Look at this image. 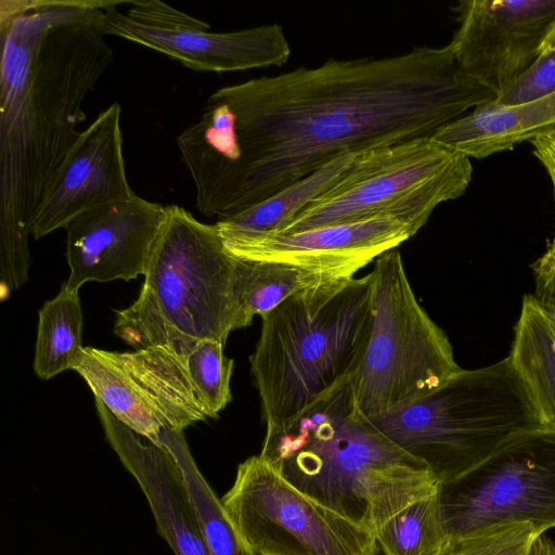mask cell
<instances>
[{
  "instance_id": "8fae6325",
  "label": "cell",
  "mask_w": 555,
  "mask_h": 555,
  "mask_svg": "<svg viewBox=\"0 0 555 555\" xmlns=\"http://www.w3.org/2000/svg\"><path fill=\"white\" fill-rule=\"evenodd\" d=\"M186 359L165 346L127 352L83 347L73 371L118 421L158 443L163 428L183 431L207 418Z\"/></svg>"
},
{
  "instance_id": "8992f818",
  "label": "cell",
  "mask_w": 555,
  "mask_h": 555,
  "mask_svg": "<svg viewBox=\"0 0 555 555\" xmlns=\"http://www.w3.org/2000/svg\"><path fill=\"white\" fill-rule=\"evenodd\" d=\"M369 420L440 483L466 474L519 434L543 427L507 357L461 369L416 401Z\"/></svg>"
},
{
  "instance_id": "ac0fdd59",
  "label": "cell",
  "mask_w": 555,
  "mask_h": 555,
  "mask_svg": "<svg viewBox=\"0 0 555 555\" xmlns=\"http://www.w3.org/2000/svg\"><path fill=\"white\" fill-rule=\"evenodd\" d=\"M555 133V92L515 106L492 102L437 130L431 138L468 157L485 158Z\"/></svg>"
},
{
  "instance_id": "2e32d148",
  "label": "cell",
  "mask_w": 555,
  "mask_h": 555,
  "mask_svg": "<svg viewBox=\"0 0 555 555\" xmlns=\"http://www.w3.org/2000/svg\"><path fill=\"white\" fill-rule=\"evenodd\" d=\"M413 235L404 222L374 219L288 234L220 237L227 251L235 259L284 262L335 279H346Z\"/></svg>"
},
{
  "instance_id": "4fadbf2b",
  "label": "cell",
  "mask_w": 555,
  "mask_h": 555,
  "mask_svg": "<svg viewBox=\"0 0 555 555\" xmlns=\"http://www.w3.org/2000/svg\"><path fill=\"white\" fill-rule=\"evenodd\" d=\"M454 11L455 62L495 95L534 62L555 26V0H462Z\"/></svg>"
},
{
  "instance_id": "83f0119b",
  "label": "cell",
  "mask_w": 555,
  "mask_h": 555,
  "mask_svg": "<svg viewBox=\"0 0 555 555\" xmlns=\"http://www.w3.org/2000/svg\"><path fill=\"white\" fill-rule=\"evenodd\" d=\"M532 269L535 283L531 295L544 310L555 315V236Z\"/></svg>"
},
{
  "instance_id": "ffe728a7",
  "label": "cell",
  "mask_w": 555,
  "mask_h": 555,
  "mask_svg": "<svg viewBox=\"0 0 555 555\" xmlns=\"http://www.w3.org/2000/svg\"><path fill=\"white\" fill-rule=\"evenodd\" d=\"M359 155L338 156L268 199L230 218L218 220L215 225L219 235L223 237L281 232L311 201L340 181Z\"/></svg>"
},
{
  "instance_id": "44dd1931",
  "label": "cell",
  "mask_w": 555,
  "mask_h": 555,
  "mask_svg": "<svg viewBox=\"0 0 555 555\" xmlns=\"http://www.w3.org/2000/svg\"><path fill=\"white\" fill-rule=\"evenodd\" d=\"M333 280L339 279L284 262L234 258L233 291L246 326L255 315L264 317L291 296Z\"/></svg>"
},
{
  "instance_id": "f546056e",
  "label": "cell",
  "mask_w": 555,
  "mask_h": 555,
  "mask_svg": "<svg viewBox=\"0 0 555 555\" xmlns=\"http://www.w3.org/2000/svg\"><path fill=\"white\" fill-rule=\"evenodd\" d=\"M529 555H555V541L542 533L533 541Z\"/></svg>"
},
{
  "instance_id": "9c48e42d",
  "label": "cell",
  "mask_w": 555,
  "mask_h": 555,
  "mask_svg": "<svg viewBox=\"0 0 555 555\" xmlns=\"http://www.w3.org/2000/svg\"><path fill=\"white\" fill-rule=\"evenodd\" d=\"M241 540L259 555H372L375 534L310 499L259 455L237 466L220 499Z\"/></svg>"
},
{
  "instance_id": "30bf717a",
  "label": "cell",
  "mask_w": 555,
  "mask_h": 555,
  "mask_svg": "<svg viewBox=\"0 0 555 555\" xmlns=\"http://www.w3.org/2000/svg\"><path fill=\"white\" fill-rule=\"evenodd\" d=\"M448 537L506 521L555 528V429L519 434L461 477L441 482Z\"/></svg>"
},
{
  "instance_id": "cb8c5ba5",
  "label": "cell",
  "mask_w": 555,
  "mask_h": 555,
  "mask_svg": "<svg viewBox=\"0 0 555 555\" xmlns=\"http://www.w3.org/2000/svg\"><path fill=\"white\" fill-rule=\"evenodd\" d=\"M386 555H439L448 535L438 492L393 515L375 533Z\"/></svg>"
},
{
  "instance_id": "603a6c76",
  "label": "cell",
  "mask_w": 555,
  "mask_h": 555,
  "mask_svg": "<svg viewBox=\"0 0 555 555\" xmlns=\"http://www.w3.org/2000/svg\"><path fill=\"white\" fill-rule=\"evenodd\" d=\"M158 443L173 454L183 472L209 555H259L241 540L229 521L220 499L197 467L183 431L165 427Z\"/></svg>"
},
{
  "instance_id": "4316f807",
  "label": "cell",
  "mask_w": 555,
  "mask_h": 555,
  "mask_svg": "<svg viewBox=\"0 0 555 555\" xmlns=\"http://www.w3.org/2000/svg\"><path fill=\"white\" fill-rule=\"evenodd\" d=\"M555 92V51H543L534 62L492 102L500 106L528 103Z\"/></svg>"
},
{
  "instance_id": "e0dca14e",
  "label": "cell",
  "mask_w": 555,
  "mask_h": 555,
  "mask_svg": "<svg viewBox=\"0 0 555 555\" xmlns=\"http://www.w3.org/2000/svg\"><path fill=\"white\" fill-rule=\"evenodd\" d=\"M95 409L107 441L139 483L157 531L175 555H209L183 472L173 454L122 424L99 399Z\"/></svg>"
},
{
  "instance_id": "7c38bea8",
  "label": "cell",
  "mask_w": 555,
  "mask_h": 555,
  "mask_svg": "<svg viewBox=\"0 0 555 555\" xmlns=\"http://www.w3.org/2000/svg\"><path fill=\"white\" fill-rule=\"evenodd\" d=\"M112 1L104 9L102 27L197 72H236L282 66L291 55L289 43L278 24L211 33L210 26L162 1H129L128 13Z\"/></svg>"
},
{
  "instance_id": "1f68e13d",
  "label": "cell",
  "mask_w": 555,
  "mask_h": 555,
  "mask_svg": "<svg viewBox=\"0 0 555 555\" xmlns=\"http://www.w3.org/2000/svg\"><path fill=\"white\" fill-rule=\"evenodd\" d=\"M372 555H386V553L382 550V547L378 544H376Z\"/></svg>"
},
{
  "instance_id": "ba28073f",
  "label": "cell",
  "mask_w": 555,
  "mask_h": 555,
  "mask_svg": "<svg viewBox=\"0 0 555 555\" xmlns=\"http://www.w3.org/2000/svg\"><path fill=\"white\" fill-rule=\"evenodd\" d=\"M372 273V332L352 378L367 418L416 401L461 370L448 336L417 301L399 250L376 258Z\"/></svg>"
},
{
  "instance_id": "277c9868",
  "label": "cell",
  "mask_w": 555,
  "mask_h": 555,
  "mask_svg": "<svg viewBox=\"0 0 555 555\" xmlns=\"http://www.w3.org/2000/svg\"><path fill=\"white\" fill-rule=\"evenodd\" d=\"M373 273L306 288L262 317L249 358L266 428L357 375L373 324Z\"/></svg>"
},
{
  "instance_id": "5b68a950",
  "label": "cell",
  "mask_w": 555,
  "mask_h": 555,
  "mask_svg": "<svg viewBox=\"0 0 555 555\" xmlns=\"http://www.w3.org/2000/svg\"><path fill=\"white\" fill-rule=\"evenodd\" d=\"M233 272L215 224L166 206L139 297L115 311L114 333L134 350L165 346L184 357L204 339L224 345L232 331L246 327Z\"/></svg>"
},
{
  "instance_id": "7a4b0ae2",
  "label": "cell",
  "mask_w": 555,
  "mask_h": 555,
  "mask_svg": "<svg viewBox=\"0 0 555 555\" xmlns=\"http://www.w3.org/2000/svg\"><path fill=\"white\" fill-rule=\"evenodd\" d=\"M112 1H0V297L28 279L36 211L113 62L102 27Z\"/></svg>"
},
{
  "instance_id": "6da1fadb",
  "label": "cell",
  "mask_w": 555,
  "mask_h": 555,
  "mask_svg": "<svg viewBox=\"0 0 555 555\" xmlns=\"http://www.w3.org/2000/svg\"><path fill=\"white\" fill-rule=\"evenodd\" d=\"M495 96L460 70L450 44L415 47L222 87L177 144L196 208L222 220L338 156L431 137Z\"/></svg>"
},
{
  "instance_id": "d4e9b609",
  "label": "cell",
  "mask_w": 555,
  "mask_h": 555,
  "mask_svg": "<svg viewBox=\"0 0 555 555\" xmlns=\"http://www.w3.org/2000/svg\"><path fill=\"white\" fill-rule=\"evenodd\" d=\"M223 346L218 340H201L186 359L189 376L209 418H218L232 399L230 382L234 361L224 354Z\"/></svg>"
},
{
  "instance_id": "9a60e30c",
  "label": "cell",
  "mask_w": 555,
  "mask_h": 555,
  "mask_svg": "<svg viewBox=\"0 0 555 555\" xmlns=\"http://www.w3.org/2000/svg\"><path fill=\"white\" fill-rule=\"evenodd\" d=\"M120 116L115 102L80 132L33 219L30 234L36 240L67 228L89 209L135 195L126 176Z\"/></svg>"
},
{
  "instance_id": "484cf974",
  "label": "cell",
  "mask_w": 555,
  "mask_h": 555,
  "mask_svg": "<svg viewBox=\"0 0 555 555\" xmlns=\"http://www.w3.org/2000/svg\"><path fill=\"white\" fill-rule=\"evenodd\" d=\"M546 531L531 521L499 522L448 537L439 555H529L533 541Z\"/></svg>"
},
{
  "instance_id": "5bb4252c",
  "label": "cell",
  "mask_w": 555,
  "mask_h": 555,
  "mask_svg": "<svg viewBox=\"0 0 555 555\" xmlns=\"http://www.w3.org/2000/svg\"><path fill=\"white\" fill-rule=\"evenodd\" d=\"M165 218L166 206L137 194L76 217L66 228L67 288L144 275Z\"/></svg>"
},
{
  "instance_id": "3957f363",
  "label": "cell",
  "mask_w": 555,
  "mask_h": 555,
  "mask_svg": "<svg viewBox=\"0 0 555 555\" xmlns=\"http://www.w3.org/2000/svg\"><path fill=\"white\" fill-rule=\"evenodd\" d=\"M352 378L288 423L266 428L260 455L300 492L375 534L408 505L436 494L440 481L361 413Z\"/></svg>"
},
{
  "instance_id": "d6986e66",
  "label": "cell",
  "mask_w": 555,
  "mask_h": 555,
  "mask_svg": "<svg viewBox=\"0 0 555 555\" xmlns=\"http://www.w3.org/2000/svg\"><path fill=\"white\" fill-rule=\"evenodd\" d=\"M507 358L533 400L542 426L555 429V315L531 294L522 299Z\"/></svg>"
},
{
  "instance_id": "4dcf8cb0",
  "label": "cell",
  "mask_w": 555,
  "mask_h": 555,
  "mask_svg": "<svg viewBox=\"0 0 555 555\" xmlns=\"http://www.w3.org/2000/svg\"><path fill=\"white\" fill-rule=\"evenodd\" d=\"M543 51H555V26L553 27V29L551 30L542 46L541 52Z\"/></svg>"
},
{
  "instance_id": "f1b7e54d",
  "label": "cell",
  "mask_w": 555,
  "mask_h": 555,
  "mask_svg": "<svg viewBox=\"0 0 555 555\" xmlns=\"http://www.w3.org/2000/svg\"><path fill=\"white\" fill-rule=\"evenodd\" d=\"M534 156L545 168L555 197V133L535 138L530 141Z\"/></svg>"
},
{
  "instance_id": "7402d4cb",
  "label": "cell",
  "mask_w": 555,
  "mask_h": 555,
  "mask_svg": "<svg viewBox=\"0 0 555 555\" xmlns=\"http://www.w3.org/2000/svg\"><path fill=\"white\" fill-rule=\"evenodd\" d=\"M83 315L77 291L62 285L39 311L34 371L41 379L73 370L82 350Z\"/></svg>"
},
{
  "instance_id": "52a82bcc",
  "label": "cell",
  "mask_w": 555,
  "mask_h": 555,
  "mask_svg": "<svg viewBox=\"0 0 555 555\" xmlns=\"http://www.w3.org/2000/svg\"><path fill=\"white\" fill-rule=\"evenodd\" d=\"M472 176L468 156L431 137L365 152L279 233L395 219L415 234L439 204L465 193Z\"/></svg>"
}]
</instances>
